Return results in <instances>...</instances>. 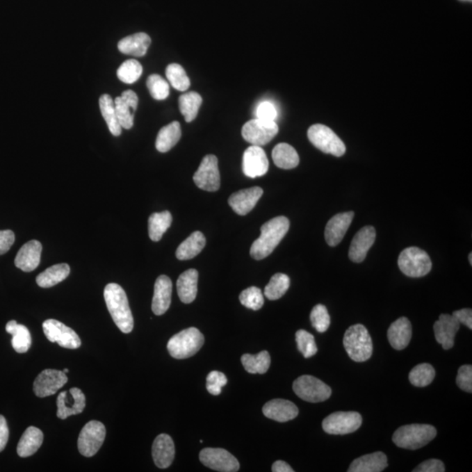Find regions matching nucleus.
Instances as JSON below:
<instances>
[{"label":"nucleus","mask_w":472,"mask_h":472,"mask_svg":"<svg viewBox=\"0 0 472 472\" xmlns=\"http://www.w3.org/2000/svg\"><path fill=\"white\" fill-rule=\"evenodd\" d=\"M172 216L169 211L154 213L149 217L148 230L149 236L154 242H159L163 234L171 227Z\"/></svg>","instance_id":"nucleus-36"},{"label":"nucleus","mask_w":472,"mask_h":472,"mask_svg":"<svg viewBox=\"0 0 472 472\" xmlns=\"http://www.w3.org/2000/svg\"><path fill=\"white\" fill-rule=\"evenodd\" d=\"M308 138L311 144L325 154L341 157L345 154V145L332 129L323 124H314L308 130Z\"/></svg>","instance_id":"nucleus-7"},{"label":"nucleus","mask_w":472,"mask_h":472,"mask_svg":"<svg viewBox=\"0 0 472 472\" xmlns=\"http://www.w3.org/2000/svg\"><path fill=\"white\" fill-rule=\"evenodd\" d=\"M63 372L64 373H69V369H67V368L64 369Z\"/></svg>","instance_id":"nucleus-58"},{"label":"nucleus","mask_w":472,"mask_h":472,"mask_svg":"<svg viewBox=\"0 0 472 472\" xmlns=\"http://www.w3.org/2000/svg\"><path fill=\"white\" fill-rule=\"evenodd\" d=\"M152 40L145 33H138L135 35L125 37L118 42V50L124 54L142 57L147 53Z\"/></svg>","instance_id":"nucleus-29"},{"label":"nucleus","mask_w":472,"mask_h":472,"mask_svg":"<svg viewBox=\"0 0 472 472\" xmlns=\"http://www.w3.org/2000/svg\"><path fill=\"white\" fill-rule=\"evenodd\" d=\"M453 317L460 324H463L469 329H472V311L471 309H462V310L453 312Z\"/></svg>","instance_id":"nucleus-54"},{"label":"nucleus","mask_w":472,"mask_h":472,"mask_svg":"<svg viewBox=\"0 0 472 472\" xmlns=\"http://www.w3.org/2000/svg\"><path fill=\"white\" fill-rule=\"evenodd\" d=\"M6 330L13 335L12 345L17 352L25 353L29 351L32 345V337L25 325H19L15 320L9 321Z\"/></svg>","instance_id":"nucleus-33"},{"label":"nucleus","mask_w":472,"mask_h":472,"mask_svg":"<svg viewBox=\"0 0 472 472\" xmlns=\"http://www.w3.org/2000/svg\"><path fill=\"white\" fill-rule=\"evenodd\" d=\"M291 280L287 275L283 273L275 274L270 278V283L264 288L265 297L270 300H277L286 293L290 288Z\"/></svg>","instance_id":"nucleus-40"},{"label":"nucleus","mask_w":472,"mask_h":472,"mask_svg":"<svg viewBox=\"0 0 472 472\" xmlns=\"http://www.w3.org/2000/svg\"><path fill=\"white\" fill-rule=\"evenodd\" d=\"M355 217V213H338L327 222L325 230V241L329 246L335 247L341 243Z\"/></svg>","instance_id":"nucleus-21"},{"label":"nucleus","mask_w":472,"mask_h":472,"mask_svg":"<svg viewBox=\"0 0 472 472\" xmlns=\"http://www.w3.org/2000/svg\"><path fill=\"white\" fill-rule=\"evenodd\" d=\"M436 376V371L429 363H423L415 366L409 373V382L411 384L423 388L433 382Z\"/></svg>","instance_id":"nucleus-41"},{"label":"nucleus","mask_w":472,"mask_h":472,"mask_svg":"<svg viewBox=\"0 0 472 472\" xmlns=\"http://www.w3.org/2000/svg\"><path fill=\"white\" fill-rule=\"evenodd\" d=\"M277 124L275 121L252 120L243 125L242 135L252 145L263 146L272 140L278 133Z\"/></svg>","instance_id":"nucleus-11"},{"label":"nucleus","mask_w":472,"mask_h":472,"mask_svg":"<svg viewBox=\"0 0 472 472\" xmlns=\"http://www.w3.org/2000/svg\"><path fill=\"white\" fill-rule=\"evenodd\" d=\"M269 170V161L261 146L251 145L244 152L243 171L249 178L254 179L266 174Z\"/></svg>","instance_id":"nucleus-17"},{"label":"nucleus","mask_w":472,"mask_h":472,"mask_svg":"<svg viewBox=\"0 0 472 472\" xmlns=\"http://www.w3.org/2000/svg\"><path fill=\"white\" fill-rule=\"evenodd\" d=\"M290 229V220L285 216H278L264 223L261 227V236L250 247V256L256 260H263L270 256L286 236Z\"/></svg>","instance_id":"nucleus-1"},{"label":"nucleus","mask_w":472,"mask_h":472,"mask_svg":"<svg viewBox=\"0 0 472 472\" xmlns=\"http://www.w3.org/2000/svg\"><path fill=\"white\" fill-rule=\"evenodd\" d=\"M263 415L279 423L288 422L298 416V407L290 400L275 399L267 402L263 407Z\"/></svg>","instance_id":"nucleus-22"},{"label":"nucleus","mask_w":472,"mask_h":472,"mask_svg":"<svg viewBox=\"0 0 472 472\" xmlns=\"http://www.w3.org/2000/svg\"><path fill=\"white\" fill-rule=\"evenodd\" d=\"M43 332L50 342L57 343L62 348L77 349L81 345L79 336L73 329L56 319H47L42 325Z\"/></svg>","instance_id":"nucleus-13"},{"label":"nucleus","mask_w":472,"mask_h":472,"mask_svg":"<svg viewBox=\"0 0 472 472\" xmlns=\"http://www.w3.org/2000/svg\"><path fill=\"white\" fill-rule=\"evenodd\" d=\"M227 379L223 373L212 371L206 377V389L213 396H219L222 389L226 386Z\"/></svg>","instance_id":"nucleus-49"},{"label":"nucleus","mask_w":472,"mask_h":472,"mask_svg":"<svg viewBox=\"0 0 472 472\" xmlns=\"http://www.w3.org/2000/svg\"><path fill=\"white\" fill-rule=\"evenodd\" d=\"M147 88L155 100L162 101L168 97L170 88L168 81L158 74H152L147 79Z\"/></svg>","instance_id":"nucleus-45"},{"label":"nucleus","mask_w":472,"mask_h":472,"mask_svg":"<svg viewBox=\"0 0 472 472\" xmlns=\"http://www.w3.org/2000/svg\"><path fill=\"white\" fill-rule=\"evenodd\" d=\"M202 104V97L196 92L182 95L179 98V111L184 115L186 122L191 123L195 120Z\"/></svg>","instance_id":"nucleus-39"},{"label":"nucleus","mask_w":472,"mask_h":472,"mask_svg":"<svg viewBox=\"0 0 472 472\" xmlns=\"http://www.w3.org/2000/svg\"><path fill=\"white\" fill-rule=\"evenodd\" d=\"M204 336L198 329L190 327L172 336L168 344L170 355L174 359H183L196 355L204 345Z\"/></svg>","instance_id":"nucleus-5"},{"label":"nucleus","mask_w":472,"mask_h":472,"mask_svg":"<svg viewBox=\"0 0 472 472\" xmlns=\"http://www.w3.org/2000/svg\"><path fill=\"white\" fill-rule=\"evenodd\" d=\"M193 181L200 189L208 192L218 191L220 186V175L218 158L215 155H206L193 175Z\"/></svg>","instance_id":"nucleus-12"},{"label":"nucleus","mask_w":472,"mask_h":472,"mask_svg":"<svg viewBox=\"0 0 472 472\" xmlns=\"http://www.w3.org/2000/svg\"><path fill=\"white\" fill-rule=\"evenodd\" d=\"M15 242V234L12 230L0 231V256L11 249Z\"/></svg>","instance_id":"nucleus-53"},{"label":"nucleus","mask_w":472,"mask_h":472,"mask_svg":"<svg viewBox=\"0 0 472 472\" xmlns=\"http://www.w3.org/2000/svg\"><path fill=\"white\" fill-rule=\"evenodd\" d=\"M43 433L38 428L29 427L22 434L17 447L20 457H27L37 453L43 443Z\"/></svg>","instance_id":"nucleus-30"},{"label":"nucleus","mask_w":472,"mask_h":472,"mask_svg":"<svg viewBox=\"0 0 472 472\" xmlns=\"http://www.w3.org/2000/svg\"><path fill=\"white\" fill-rule=\"evenodd\" d=\"M42 251V243L35 240L30 241L17 254L15 266L25 272H31L39 266Z\"/></svg>","instance_id":"nucleus-23"},{"label":"nucleus","mask_w":472,"mask_h":472,"mask_svg":"<svg viewBox=\"0 0 472 472\" xmlns=\"http://www.w3.org/2000/svg\"><path fill=\"white\" fill-rule=\"evenodd\" d=\"M463 1H470V2H471V0H463Z\"/></svg>","instance_id":"nucleus-59"},{"label":"nucleus","mask_w":472,"mask_h":472,"mask_svg":"<svg viewBox=\"0 0 472 472\" xmlns=\"http://www.w3.org/2000/svg\"><path fill=\"white\" fill-rule=\"evenodd\" d=\"M241 304L253 311L260 310L264 304L263 292L257 287H250L240 294Z\"/></svg>","instance_id":"nucleus-46"},{"label":"nucleus","mask_w":472,"mask_h":472,"mask_svg":"<svg viewBox=\"0 0 472 472\" xmlns=\"http://www.w3.org/2000/svg\"><path fill=\"white\" fill-rule=\"evenodd\" d=\"M457 384L465 392H472V366L464 365L458 369Z\"/></svg>","instance_id":"nucleus-50"},{"label":"nucleus","mask_w":472,"mask_h":472,"mask_svg":"<svg viewBox=\"0 0 472 472\" xmlns=\"http://www.w3.org/2000/svg\"><path fill=\"white\" fill-rule=\"evenodd\" d=\"M104 296L115 324L124 334H130L133 330L134 319L124 288L117 284H108Z\"/></svg>","instance_id":"nucleus-2"},{"label":"nucleus","mask_w":472,"mask_h":472,"mask_svg":"<svg viewBox=\"0 0 472 472\" xmlns=\"http://www.w3.org/2000/svg\"><path fill=\"white\" fill-rule=\"evenodd\" d=\"M172 283L168 276L158 277L154 285L152 310L157 316L165 314L172 302Z\"/></svg>","instance_id":"nucleus-24"},{"label":"nucleus","mask_w":472,"mask_h":472,"mask_svg":"<svg viewBox=\"0 0 472 472\" xmlns=\"http://www.w3.org/2000/svg\"><path fill=\"white\" fill-rule=\"evenodd\" d=\"M376 231L375 227L368 226L362 227L352 241L349 249V258L353 263H362L366 259V254L375 243Z\"/></svg>","instance_id":"nucleus-18"},{"label":"nucleus","mask_w":472,"mask_h":472,"mask_svg":"<svg viewBox=\"0 0 472 472\" xmlns=\"http://www.w3.org/2000/svg\"><path fill=\"white\" fill-rule=\"evenodd\" d=\"M412 338V325L409 318H400L393 322L388 331V339L392 348L396 350H403L409 345Z\"/></svg>","instance_id":"nucleus-26"},{"label":"nucleus","mask_w":472,"mask_h":472,"mask_svg":"<svg viewBox=\"0 0 472 472\" xmlns=\"http://www.w3.org/2000/svg\"><path fill=\"white\" fill-rule=\"evenodd\" d=\"M181 138V127L179 122L166 125L159 131L157 139H156V149L159 152L165 154L177 145Z\"/></svg>","instance_id":"nucleus-32"},{"label":"nucleus","mask_w":472,"mask_h":472,"mask_svg":"<svg viewBox=\"0 0 472 472\" xmlns=\"http://www.w3.org/2000/svg\"><path fill=\"white\" fill-rule=\"evenodd\" d=\"M256 115L257 120L275 121L277 117V111L272 103L265 101L258 105L256 111Z\"/></svg>","instance_id":"nucleus-51"},{"label":"nucleus","mask_w":472,"mask_h":472,"mask_svg":"<svg viewBox=\"0 0 472 472\" xmlns=\"http://www.w3.org/2000/svg\"><path fill=\"white\" fill-rule=\"evenodd\" d=\"M200 460L205 466L220 472L239 471L238 460L229 451L219 448H206L200 451Z\"/></svg>","instance_id":"nucleus-14"},{"label":"nucleus","mask_w":472,"mask_h":472,"mask_svg":"<svg viewBox=\"0 0 472 472\" xmlns=\"http://www.w3.org/2000/svg\"><path fill=\"white\" fill-rule=\"evenodd\" d=\"M298 348L304 358H311L318 352L314 336L304 330H300L296 334Z\"/></svg>","instance_id":"nucleus-48"},{"label":"nucleus","mask_w":472,"mask_h":472,"mask_svg":"<svg viewBox=\"0 0 472 472\" xmlns=\"http://www.w3.org/2000/svg\"><path fill=\"white\" fill-rule=\"evenodd\" d=\"M398 266L407 277H422L430 272L432 261L425 251L419 247H409L400 254Z\"/></svg>","instance_id":"nucleus-6"},{"label":"nucleus","mask_w":472,"mask_h":472,"mask_svg":"<svg viewBox=\"0 0 472 472\" xmlns=\"http://www.w3.org/2000/svg\"><path fill=\"white\" fill-rule=\"evenodd\" d=\"M388 467V458L384 453H377L365 455L357 458L350 465L348 472H380Z\"/></svg>","instance_id":"nucleus-27"},{"label":"nucleus","mask_w":472,"mask_h":472,"mask_svg":"<svg viewBox=\"0 0 472 472\" xmlns=\"http://www.w3.org/2000/svg\"><path fill=\"white\" fill-rule=\"evenodd\" d=\"M275 165L282 169H293L300 164V156L291 145L281 143L275 146L272 152Z\"/></svg>","instance_id":"nucleus-34"},{"label":"nucleus","mask_w":472,"mask_h":472,"mask_svg":"<svg viewBox=\"0 0 472 472\" xmlns=\"http://www.w3.org/2000/svg\"><path fill=\"white\" fill-rule=\"evenodd\" d=\"M471 257H472V254L470 253V254H469V260H470L471 265H472V258Z\"/></svg>","instance_id":"nucleus-57"},{"label":"nucleus","mask_w":472,"mask_h":472,"mask_svg":"<svg viewBox=\"0 0 472 472\" xmlns=\"http://www.w3.org/2000/svg\"><path fill=\"white\" fill-rule=\"evenodd\" d=\"M165 74L170 83L177 90H188L190 87V79L182 66L176 63L170 64L166 67Z\"/></svg>","instance_id":"nucleus-43"},{"label":"nucleus","mask_w":472,"mask_h":472,"mask_svg":"<svg viewBox=\"0 0 472 472\" xmlns=\"http://www.w3.org/2000/svg\"><path fill=\"white\" fill-rule=\"evenodd\" d=\"M106 429L98 421H90L83 427L78 438V450L84 457H93L103 446Z\"/></svg>","instance_id":"nucleus-9"},{"label":"nucleus","mask_w":472,"mask_h":472,"mask_svg":"<svg viewBox=\"0 0 472 472\" xmlns=\"http://www.w3.org/2000/svg\"><path fill=\"white\" fill-rule=\"evenodd\" d=\"M293 390L300 398L311 403L325 402L332 396L330 386L311 375L298 377L293 383Z\"/></svg>","instance_id":"nucleus-8"},{"label":"nucleus","mask_w":472,"mask_h":472,"mask_svg":"<svg viewBox=\"0 0 472 472\" xmlns=\"http://www.w3.org/2000/svg\"><path fill=\"white\" fill-rule=\"evenodd\" d=\"M175 456L174 443L166 434H159L152 446V457L158 468L166 469L172 464Z\"/></svg>","instance_id":"nucleus-25"},{"label":"nucleus","mask_w":472,"mask_h":472,"mask_svg":"<svg viewBox=\"0 0 472 472\" xmlns=\"http://www.w3.org/2000/svg\"><path fill=\"white\" fill-rule=\"evenodd\" d=\"M143 67L137 60H127L117 70V77L124 83H136L142 76Z\"/></svg>","instance_id":"nucleus-44"},{"label":"nucleus","mask_w":472,"mask_h":472,"mask_svg":"<svg viewBox=\"0 0 472 472\" xmlns=\"http://www.w3.org/2000/svg\"><path fill=\"white\" fill-rule=\"evenodd\" d=\"M349 357L356 362L368 361L373 355V342L368 329L358 324L346 330L343 341Z\"/></svg>","instance_id":"nucleus-4"},{"label":"nucleus","mask_w":472,"mask_h":472,"mask_svg":"<svg viewBox=\"0 0 472 472\" xmlns=\"http://www.w3.org/2000/svg\"><path fill=\"white\" fill-rule=\"evenodd\" d=\"M205 245V236L200 231H195L177 249L176 257L181 261L192 259L202 252Z\"/></svg>","instance_id":"nucleus-31"},{"label":"nucleus","mask_w":472,"mask_h":472,"mask_svg":"<svg viewBox=\"0 0 472 472\" xmlns=\"http://www.w3.org/2000/svg\"><path fill=\"white\" fill-rule=\"evenodd\" d=\"M263 195V190L259 186L241 190L229 197V204L237 215H247L252 211Z\"/></svg>","instance_id":"nucleus-19"},{"label":"nucleus","mask_w":472,"mask_h":472,"mask_svg":"<svg viewBox=\"0 0 472 472\" xmlns=\"http://www.w3.org/2000/svg\"><path fill=\"white\" fill-rule=\"evenodd\" d=\"M362 424V416L357 412H335L323 421L322 427L330 434H348L355 432Z\"/></svg>","instance_id":"nucleus-10"},{"label":"nucleus","mask_w":472,"mask_h":472,"mask_svg":"<svg viewBox=\"0 0 472 472\" xmlns=\"http://www.w3.org/2000/svg\"><path fill=\"white\" fill-rule=\"evenodd\" d=\"M271 362L270 353L263 351L258 355H243L242 356V363L244 368L250 373H267L270 368Z\"/></svg>","instance_id":"nucleus-38"},{"label":"nucleus","mask_w":472,"mask_h":472,"mask_svg":"<svg viewBox=\"0 0 472 472\" xmlns=\"http://www.w3.org/2000/svg\"><path fill=\"white\" fill-rule=\"evenodd\" d=\"M273 472H293L294 470L284 461H277L272 465Z\"/></svg>","instance_id":"nucleus-56"},{"label":"nucleus","mask_w":472,"mask_h":472,"mask_svg":"<svg viewBox=\"0 0 472 472\" xmlns=\"http://www.w3.org/2000/svg\"><path fill=\"white\" fill-rule=\"evenodd\" d=\"M199 273L195 269L183 272L177 281V291L181 300L184 304H191L195 300L198 292Z\"/></svg>","instance_id":"nucleus-28"},{"label":"nucleus","mask_w":472,"mask_h":472,"mask_svg":"<svg viewBox=\"0 0 472 472\" xmlns=\"http://www.w3.org/2000/svg\"><path fill=\"white\" fill-rule=\"evenodd\" d=\"M86 406V398L81 389H70L60 393L57 398V416L65 420L71 416L81 414Z\"/></svg>","instance_id":"nucleus-16"},{"label":"nucleus","mask_w":472,"mask_h":472,"mask_svg":"<svg viewBox=\"0 0 472 472\" xmlns=\"http://www.w3.org/2000/svg\"><path fill=\"white\" fill-rule=\"evenodd\" d=\"M9 439V428L4 416L0 415V453L5 450Z\"/></svg>","instance_id":"nucleus-55"},{"label":"nucleus","mask_w":472,"mask_h":472,"mask_svg":"<svg viewBox=\"0 0 472 472\" xmlns=\"http://www.w3.org/2000/svg\"><path fill=\"white\" fill-rule=\"evenodd\" d=\"M115 114L122 129L130 130L134 124V112L131 105L121 97L114 100Z\"/></svg>","instance_id":"nucleus-42"},{"label":"nucleus","mask_w":472,"mask_h":472,"mask_svg":"<svg viewBox=\"0 0 472 472\" xmlns=\"http://www.w3.org/2000/svg\"><path fill=\"white\" fill-rule=\"evenodd\" d=\"M70 274V267L67 263L56 264L49 268L36 278V283L42 288L54 286L66 279Z\"/></svg>","instance_id":"nucleus-35"},{"label":"nucleus","mask_w":472,"mask_h":472,"mask_svg":"<svg viewBox=\"0 0 472 472\" xmlns=\"http://www.w3.org/2000/svg\"><path fill=\"white\" fill-rule=\"evenodd\" d=\"M437 437V430L429 424H409L399 428L393 434L396 446L407 450H418Z\"/></svg>","instance_id":"nucleus-3"},{"label":"nucleus","mask_w":472,"mask_h":472,"mask_svg":"<svg viewBox=\"0 0 472 472\" xmlns=\"http://www.w3.org/2000/svg\"><path fill=\"white\" fill-rule=\"evenodd\" d=\"M67 382L66 373L59 370L46 369L40 373L33 383V392L40 398L54 395Z\"/></svg>","instance_id":"nucleus-15"},{"label":"nucleus","mask_w":472,"mask_h":472,"mask_svg":"<svg viewBox=\"0 0 472 472\" xmlns=\"http://www.w3.org/2000/svg\"><path fill=\"white\" fill-rule=\"evenodd\" d=\"M414 472H443L446 471V466L443 462L438 459H430L424 461L417 466Z\"/></svg>","instance_id":"nucleus-52"},{"label":"nucleus","mask_w":472,"mask_h":472,"mask_svg":"<svg viewBox=\"0 0 472 472\" xmlns=\"http://www.w3.org/2000/svg\"><path fill=\"white\" fill-rule=\"evenodd\" d=\"M99 106L101 115L108 125V130L115 137H118L122 133V127L118 123L117 114H115L114 100L107 94L101 96Z\"/></svg>","instance_id":"nucleus-37"},{"label":"nucleus","mask_w":472,"mask_h":472,"mask_svg":"<svg viewBox=\"0 0 472 472\" xmlns=\"http://www.w3.org/2000/svg\"><path fill=\"white\" fill-rule=\"evenodd\" d=\"M433 328L437 341L443 349L453 348L455 336L460 328V323L453 315L441 314L438 320L434 323Z\"/></svg>","instance_id":"nucleus-20"},{"label":"nucleus","mask_w":472,"mask_h":472,"mask_svg":"<svg viewBox=\"0 0 472 472\" xmlns=\"http://www.w3.org/2000/svg\"><path fill=\"white\" fill-rule=\"evenodd\" d=\"M311 322L312 327L318 332H325L328 330L331 325L330 315L328 314L327 307L323 304H317L312 309L311 312Z\"/></svg>","instance_id":"nucleus-47"}]
</instances>
